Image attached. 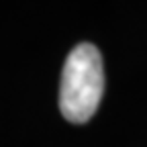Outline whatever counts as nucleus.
<instances>
[{"instance_id": "obj_1", "label": "nucleus", "mask_w": 147, "mask_h": 147, "mask_svg": "<svg viewBox=\"0 0 147 147\" xmlns=\"http://www.w3.org/2000/svg\"><path fill=\"white\" fill-rule=\"evenodd\" d=\"M104 94L102 55L96 45H76L63 63L59 86V108L69 123H86L98 110Z\"/></svg>"}]
</instances>
